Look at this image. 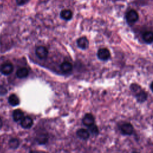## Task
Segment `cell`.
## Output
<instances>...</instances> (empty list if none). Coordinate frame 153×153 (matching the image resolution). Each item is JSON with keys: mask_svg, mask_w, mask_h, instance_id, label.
Segmentation results:
<instances>
[{"mask_svg": "<svg viewBox=\"0 0 153 153\" xmlns=\"http://www.w3.org/2000/svg\"><path fill=\"white\" fill-rule=\"evenodd\" d=\"M136 97L137 101L139 103H142L145 102L148 97L147 93L143 90H142L140 91H139L138 93H137L136 95H134Z\"/></svg>", "mask_w": 153, "mask_h": 153, "instance_id": "cell-11", "label": "cell"}, {"mask_svg": "<svg viewBox=\"0 0 153 153\" xmlns=\"http://www.w3.org/2000/svg\"><path fill=\"white\" fill-rule=\"evenodd\" d=\"M33 120L29 116L25 117L21 120L20 125L23 128H29L33 125Z\"/></svg>", "mask_w": 153, "mask_h": 153, "instance_id": "cell-6", "label": "cell"}, {"mask_svg": "<svg viewBox=\"0 0 153 153\" xmlns=\"http://www.w3.org/2000/svg\"><path fill=\"white\" fill-rule=\"evenodd\" d=\"M13 65L10 62L4 63L0 66V72L5 75H10L13 72Z\"/></svg>", "mask_w": 153, "mask_h": 153, "instance_id": "cell-3", "label": "cell"}, {"mask_svg": "<svg viewBox=\"0 0 153 153\" xmlns=\"http://www.w3.org/2000/svg\"><path fill=\"white\" fill-rule=\"evenodd\" d=\"M20 144L19 140L17 138H12L8 142L9 146L12 149H16L19 147Z\"/></svg>", "mask_w": 153, "mask_h": 153, "instance_id": "cell-18", "label": "cell"}, {"mask_svg": "<svg viewBox=\"0 0 153 153\" xmlns=\"http://www.w3.org/2000/svg\"><path fill=\"white\" fill-rule=\"evenodd\" d=\"M120 130L121 133L125 135H130L133 133L134 128L133 126L130 123H124L123 124L121 127Z\"/></svg>", "mask_w": 153, "mask_h": 153, "instance_id": "cell-5", "label": "cell"}, {"mask_svg": "<svg viewBox=\"0 0 153 153\" xmlns=\"http://www.w3.org/2000/svg\"><path fill=\"white\" fill-rule=\"evenodd\" d=\"M30 0H16V3L18 5H23L27 3Z\"/></svg>", "mask_w": 153, "mask_h": 153, "instance_id": "cell-20", "label": "cell"}, {"mask_svg": "<svg viewBox=\"0 0 153 153\" xmlns=\"http://www.w3.org/2000/svg\"><path fill=\"white\" fill-rule=\"evenodd\" d=\"M36 140L39 144H45L48 141V137L45 134H41L36 137Z\"/></svg>", "mask_w": 153, "mask_h": 153, "instance_id": "cell-17", "label": "cell"}, {"mask_svg": "<svg viewBox=\"0 0 153 153\" xmlns=\"http://www.w3.org/2000/svg\"><path fill=\"white\" fill-rule=\"evenodd\" d=\"M60 17L63 20H69L72 17V13L70 10H63L60 12Z\"/></svg>", "mask_w": 153, "mask_h": 153, "instance_id": "cell-15", "label": "cell"}, {"mask_svg": "<svg viewBox=\"0 0 153 153\" xmlns=\"http://www.w3.org/2000/svg\"><path fill=\"white\" fill-rule=\"evenodd\" d=\"M29 71L26 68H19L16 72V75L19 78H24L27 76Z\"/></svg>", "mask_w": 153, "mask_h": 153, "instance_id": "cell-14", "label": "cell"}, {"mask_svg": "<svg viewBox=\"0 0 153 153\" xmlns=\"http://www.w3.org/2000/svg\"><path fill=\"white\" fill-rule=\"evenodd\" d=\"M72 65L69 62H64L60 65L61 70L65 73H68L72 70Z\"/></svg>", "mask_w": 153, "mask_h": 153, "instance_id": "cell-13", "label": "cell"}, {"mask_svg": "<svg viewBox=\"0 0 153 153\" xmlns=\"http://www.w3.org/2000/svg\"><path fill=\"white\" fill-rule=\"evenodd\" d=\"M76 135L78 137L85 140L89 137L90 133L87 130H85L84 128H80L77 130Z\"/></svg>", "mask_w": 153, "mask_h": 153, "instance_id": "cell-9", "label": "cell"}, {"mask_svg": "<svg viewBox=\"0 0 153 153\" xmlns=\"http://www.w3.org/2000/svg\"><path fill=\"white\" fill-rule=\"evenodd\" d=\"M88 127V131L89 133H90L91 134L94 135V136H97L99 133V129L97 127V126H96L95 124H93Z\"/></svg>", "mask_w": 153, "mask_h": 153, "instance_id": "cell-19", "label": "cell"}, {"mask_svg": "<svg viewBox=\"0 0 153 153\" xmlns=\"http://www.w3.org/2000/svg\"><path fill=\"white\" fill-rule=\"evenodd\" d=\"M151 90L153 91V81L152 82V83H151Z\"/></svg>", "mask_w": 153, "mask_h": 153, "instance_id": "cell-23", "label": "cell"}, {"mask_svg": "<svg viewBox=\"0 0 153 153\" xmlns=\"http://www.w3.org/2000/svg\"><path fill=\"white\" fill-rule=\"evenodd\" d=\"M29 153H48L45 151H30Z\"/></svg>", "mask_w": 153, "mask_h": 153, "instance_id": "cell-22", "label": "cell"}, {"mask_svg": "<svg viewBox=\"0 0 153 153\" xmlns=\"http://www.w3.org/2000/svg\"><path fill=\"white\" fill-rule=\"evenodd\" d=\"M35 53L39 59H45L47 58L48 54V51L45 47L40 45L36 48Z\"/></svg>", "mask_w": 153, "mask_h": 153, "instance_id": "cell-2", "label": "cell"}, {"mask_svg": "<svg viewBox=\"0 0 153 153\" xmlns=\"http://www.w3.org/2000/svg\"><path fill=\"white\" fill-rule=\"evenodd\" d=\"M7 90L5 87L2 86H0V94H5L7 93Z\"/></svg>", "mask_w": 153, "mask_h": 153, "instance_id": "cell-21", "label": "cell"}, {"mask_svg": "<svg viewBox=\"0 0 153 153\" xmlns=\"http://www.w3.org/2000/svg\"><path fill=\"white\" fill-rule=\"evenodd\" d=\"M2 126V120H1V119L0 118V128H1Z\"/></svg>", "mask_w": 153, "mask_h": 153, "instance_id": "cell-24", "label": "cell"}, {"mask_svg": "<svg viewBox=\"0 0 153 153\" xmlns=\"http://www.w3.org/2000/svg\"><path fill=\"white\" fill-rule=\"evenodd\" d=\"M142 38L146 43H152L153 42V32L151 31L145 32L142 35Z\"/></svg>", "mask_w": 153, "mask_h": 153, "instance_id": "cell-10", "label": "cell"}, {"mask_svg": "<svg viewBox=\"0 0 153 153\" xmlns=\"http://www.w3.org/2000/svg\"><path fill=\"white\" fill-rule=\"evenodd\" d=\"M98 58L101 60H107L110 58L111 53L108 49L106 48H100L97 53Z\"/></svg>", "mask_w": 153, "mask_h": 153, "instance_id": "cell-4", "label": "cell"}, {"mask_svg": "<svg viewBox=\"0 0 153 153\" xmlns=\"http://www.w3.org/2000/svg\"><path fill=\"white\" fill-rule=\"evenodd\" d=\"M126 19L128 25H132L138 20L139 16L135 10H130L126 13Z\"/></svg>", "mask_w": 153, "mask_h": 153, "instance_id": "cell-1", "label": "cell"}, {"mask_svg": "<svg viewBox=\"0 0 153 153\" xmlns=\"http://www.w3.org/2000/svg\"><path fill=\"white\" fill-rule=\"evenodd\" d=\"M23 117H24V113L22 110L17 109L13 111V118L15 121L22 120Z\"/></svg>", "mask_w": 153, "mask_h": 153, "instance_id": "cell-12", "label": "cell"}, {"mask_svg": "<svg viewBox=\"0 0 153 153\" xmlns=\"http://www.w3.org/2000/svg\"><path fill=\"white\" fill-rule=\"evenodd\" d=\"M8 103L12 106H17L19 105L20 103V100L18 96L14 94H12L8 97Z\"/></svg>", "mask_w": 153, "mask_h": 153, "instance_id": "cell-16", "label": "cell"}, {"mask_svg": "<svg viewBox=\"0 0 153 153\" xmlns=\"http://www.w3.org/2000/svg\"><path fill=\"white\" fill-rule=\"evenodd\" d=\"M77 45L78 47L82 50L87 49L89 45V42L88 40L86 37H81L79 39H78L77 41Z\"/></svg>", "mask_w": 153, "mask_h": 153, "instance_id": "cell-7", "label": "cell"}, {"mask_svg": "<svg viewBox=\"0 0 153 153\" xmlns=\"http://www.w3.org/2000/svg\"><path fill=\"white\" fill-rule=\"evenodd\" d=\"M94 118L91 114H86L82 118V123L87 127H89L94 124Z\"/></svg>", "mask_w": 153, "mask_h": 153, "instance_id": "cell-8", "label": "cell"}]
</instances>
